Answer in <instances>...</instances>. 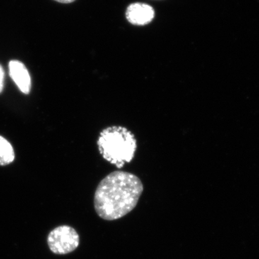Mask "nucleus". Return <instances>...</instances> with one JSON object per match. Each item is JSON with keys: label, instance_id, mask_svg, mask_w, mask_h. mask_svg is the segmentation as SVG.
<instances>
[{"label": "nucleus", "instance_id": "nucleus-1", "mask_svg": "<svg viewBox=\"0 0 259 259\" xmlns=\"http://www.w3.org/2000/svg\"><path fill=\"white\" fill-rule=\"evenodd\" d=\"M143 191L144 185L136 175L112 172L97 186L94 197L95 211L105 221L120 219L134 209Z\"/></svg>", "mask_w": 259, "mask_h": 259}, {"label": "nucleus", "instance_id": "nucleus-2", "mask_svg": "<svg viewBox=\"0 0 259 259\" xmlns=\"http://www.w3.org/2000/svg\"><path fill=\"white\" fill-rule=\"evenodd\" d=\"M102 157L117 168L134 159L137 149L134 135L122 126H111L100 133L97 141Z\"/></svg>", "mask_w": 259, "mask_h": 259}, {"label": "nucleus", "instance_id": "nucleus-3", "mask_svg": "<svg viewBox=\"0 0 259 259\" xmlns=\"http://www.w3.org/2000/svg\"><path fill=\"white\" fill-rule=\"evenodd\" d=\"M47 243L51 251L55 254H67L79 246V236L71 227L61 226L50 232Z\"/></svg>", "mask_w": 259, "mask_h": 259}, {"label": "nucleus", "instance_id": "nucleus-4", "mask_svg": "<svg viewBox=\"0 0 259 259\" xmlns=\"http://www.w3.org/2000/svg\"><path fill=\"white\" fill-rule=\"evenodd\" d=\"M155 17L154 9L145 3H133L126 10V18L129 23L135 25H148Z\"/></svg>", "mask_w": 259, "mask_h": 259}, {"label": "nucleus", "instance_id": "nucleus-5", "mask_svg": "<svg viewBox=\"0 0 259 259\" xmlns=\"http://www.w3.org/2000/svg\"><path fill=\"white\" fill-rule=\"evenodd\" d=\"M10 76L21 93L28 95L31 89V79L26 66L21 61L12 60L9 63Z\"/></svg>", "mask_w": 259, "mask_h": 259}, {"label": "nucleus", "instance_id": "nucleus-6", "mask_svg": "<svg viewBox=\"0 0 259 259\" xmlns=\"http://www.w3.org/2000/svg\"><path fill=\"white\" fill-rule=\"evenodd\" d=\"M15 157L12 144L3 136H0V166H8L14 161Z\"/></svg>", "mask_w": 259, "mask_h": 259}, {"label": "nucleus", "instance_id": "nucleus-7", "mask_svg": "<svg viewBox=\"0 0 259 259\" xmlns=\"http://www.w3.org/2000/svg\"><path fill=\"white\" fill-rule=\"evenodd\" d=\"M5 71L3 66L0 65V93L3 92L4 88Z\"/></svg>", "mask_w": 259, "mask_h": 259}, {"label": "nucleus", "instance_id": "nucleus-8", "mask_svg": "<svg viewBox=\"0 0 259 259\" xmlns=\"http://www.w3.org/2000/svg\"><path fill=\"white\" fill-rule=\"evenodd\" d=\"M58 3H63V4H69V3H74L76 0H54Z\"/></svg>", "mask_w": 259, "mask_h": 259}]
</instances>
